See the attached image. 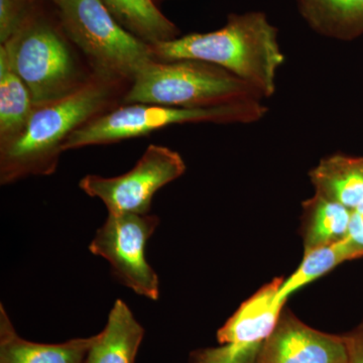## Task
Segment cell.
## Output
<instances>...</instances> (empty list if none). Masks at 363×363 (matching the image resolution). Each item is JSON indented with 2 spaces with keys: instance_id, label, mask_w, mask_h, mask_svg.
I'll list each match as a JSON object with an SVG mask.
<instances>
[{
  "instance_id": "6da1fadb",
  "label": "cell",
  "mask_w": 363,
  "mask_h": 363,
  "mask_svg": "<svg viewBox=\"0 0 363 363\" xmlns=\"http://www.w3.org/2000/svg\"><path fill=\"white\" fill-rule=\"evenodd\" d=\"M157 61L194 60L220 67L267 99L274 96L277 75L285 63L279 30L262 11L229 14L214 32L189 33L150 45Z\"/></svg>"
},
{
  "instance_id": "7a4b0ae2",
  "label": "cell",
  "mask_w": 363,
  "mask_h": 363,
  "mask_svg": "<svg viewBox=\"0 0 363 363\" xmlns=\"http://www.w3.org/2000/svg\"><path fill=\"white\" fill-rule=\"evenodd\" d=\"M118 82L94 73L67 96L35 105L20 135L0 145L2 185L28 176L54 173L67 138L91 119L101 116Z\"/></svg>"
},
{
  "instance_id": "3957f363",
  "label": "cell",
  "mask_w": 363,
  "mask_h": 363,
  "mask_svg": "<svg viewBox=\"0 0 363 363\" xmlns=\"http://www.w3.org/2000/svg\"><path fill=\"white\" fill-rule=\"evenodd\" d=\"M264 99L259 91L220 67L194 60H154L135 76L123 100L125 104L212 108Z\"/></svg>"
},
{
  "instance_id": "277c9868",
  "label": "cell",
  "mask_w": 363,
  "mask_h": 363,
  "mask_svg": "<svg viewBox=\"0 0 363 363\" xmlns=\"http://www.w3.org/2000/svg\"><path fill=\"white\" fill-rule=\"evenodd\" d=\"M62 26L95 73L131 80L154 61L150 45L123 28L101 0H54Z\"/></svg>"
},
{
  "instance_id": "5b68a950",
  "label": "cell",
  "mask_w": 363,
  "mask_h": 363,
  "mask_svg": "<svg viewBox=\"0 0 363 363\" xmlns=\"http://www.w3.org/2000/svg\"><path fill=\"white\" fill-rule=\"evenodd\" d=\"M262 101L212 107L181 108L154 104H126L116 111L91 119L67 138L62 152L89 145H107L149 135L173 124H250L267 113Z\"/></svg>"
},
{
  "instance_id": "8992f818",
  "label": "cell",
  "mask_w": 363,
  "mask_h": 363,
  "mask_svg": "<svg viewBox=\"0 0 363 363\" xmlns=\"http://www.w3.org/2000/svg\"><path fill=\"white\" fill-rule=\"evenodd\" d=\"M0 49L30 90L35 105L67 96L87 80H81L65 40L44 21L26 18Z\"/></svg>"
},
{
  "instance_id": "52a82bcc",
  "label": "cell",
  "mask_w": 363,
  "mask_h": 363,
  "mask_svg": "<svg viewBox=\"0 0 363 363\" xmlns=\"http://www.w3.org/2000/svg\"><path fill=\"white\" fill-rule=\"evenodd\" d=\"M156 215L111 213L91 241L89 250L111 264L119 283L150 300L160 298V279L147 262L145 247L159 226Z\"/></svg>"
},
{
  "instance_id": "ba28073f",
  "label": "cell",
  "mask_w": 363,
  "mask_h": 363,
  "mask_svg": "<svg viewBox=\"0 0 363 363\" xmlns=\"http://www.w3.org/2000/svg\"><path fill=\"white\" fill-rule=\"evenodd\" d=\"M185 171V162L178 152L152 145L128 173L111 178L87 175L79 187L90 197L101 200L111 213L147 215L157 191Z\"/></svg>"
},
{
  "instance_id": "9c48e42d",
  "label": "cell",
  "mask_w": 363,
  "mask_h": 363,
  "mask_svg": "<svg viewBox=\"0 0 363 363\" xmlns=\"http://www.w3.org/2000/svg\"><path fill=\"white\" fill-rule=\"evenodd\" d=\"M255 363H350L342 335L325 333L283 311Z\"/></svg>"
},
{
  "instance_id": "30bf717a",
  "label": "cell",
  "mask_w": 363,
  "mask_h": 363,
  "mask_svg": "<svg viewBox=\"0 0 363 363\" xmlns=\"http://www.w3.org/2000/svg\"><path fill=\"white\" fill-rule=\"evenodd\" d=\"M283 279H274L241 304L238 311L217 332L221 345L259 344L272 333L284 311L285 302L278 300Z\"/></svg>"
},
{
  "instance_id": "8fae6325",
  "label": "cell",
  "mask_w": 363,
  "mask_h": 363,
  "mask_svg": "<svg viewBox=\"0 0 363 363\" xmlns=\"http://www.w3.org/2000/svg\"><path fill=\"white\" fill-rule=\"evenodd\" d=\"M94 341L95 335L59 344L26 340L0 306V363H82Z\"/></svg>"
},
{
  "instance_id": "7c38bea8",
  "label": "cell",
  "mask_w": 363,
  "mask_h": 363,
  "mask_svg": "<svg viewBox=\"0 0 363 363\" xmlns=\"http://www.w3.org/2000/svg\"><path fill=\"white\" fill-rule=\"evenodd\" d=\"M143 335L142 325L128 304L118 298L82 363H135Z\"/></svg>"
},
{
  "instance_id": "4fadbf2b",
  "label": "cell",
  "mask_w": 363,
  "mask_h": 363,
  "mask_svg": "<svg viewBox=\"0 0 363 363\" xmlns=\"http://www.w3.org/2000/svg\"><path fill=\"white\" fill-rule=\"evenodd\" d=\"M315 193L357 210L363 204V157L336 154L324 157L310 171Z\"/></svg>"
},
{
  "instance_id": "5bb4252c",
  "label": "cell",
  "mask_w": 363,
  "mask_h": 363,
  "mask_svg": "<svg viewBox=\"0 0 363 363\" xmlns=\"http://www.w3.org/2000/svg\"><path fill=\"white\" fill-rule=\"evenodd\" d=\"M298 11L315 33L337 40L363 35V0H296Z\"/></svg>"
},
{
  "instance_id": "9a60e30c",
  "label": "cell",
  "mask_w": 363,
  "mask_h": 363,
  "mask_svg": "<svg viewBox=\"0 0 363 363\" xmlns=\"http://www.w3.org/2000/svg\"><path fill=\"white\" fill-rule=\"evenodd\" d=\"M119 23L147 44L178 38L179 30L154 0H101Z\"/></svg>"
},
{
  "instance_id": "2e32d148",
  "label": "cell",
  "mask_w": 363,
  "mask_h": 363,
  "mask_svg": "<svg viewBox=\"0 0 363 363\" xmlns=\"http://www.w3.org/2000/svg\"><path fill=\"white\" fill-rule=\"evenodd\" d=\"M33 107L30 90L0 49V145L20 135Z\"/></svg>"
},
{
  "instance_id": "e0dca14e",
  "label": "cell",
  "mask_w": 363,
  "mask_h": 363,
  "mask_svg": "<svg viewBox=\"0 0 363 363\" xmlns=\"http://www.w3.org/2000/svg\"><path fill=\"white\" fill-rule=\"evenodd\" d=\"M363 257V248L351 241L347 235L329 245L304 252L302 262L290 278L281 284L278 300L285 302L293 293L321 278L347 260Z\"/></svg>"
},
{
  "instance_id": "ac0fdd59",
  "label": "cell",
  "mask_w": 363,
  "mask_h": 363,
  "mask_svg": "<svg viewBox=\"0 0 363 363\" xmlns=\"http://www.w3.org/2000/svg\"><path fill=\"white\" fill-rule=\"evenodd\" d=\"M304 252L347 235L352 210L317 193L303 204Z\"/></svg>"
},
{
  "instance_id": "d6986e66",
  "label": "cell",
  "mask_w": 363,
  "mask_h": 363,
  "mask_svg": "<svg viewBox=\"0 0 363 363\" xmlns=\"http://www.w3.org/2000/svg\"><path fill=\"white\" fill-rule=\"evenodd\" d=\"M262 344H226L220 347L204 348L192 353L189 363H255Z\"/></svg>"
},
{
  "instance_id": "ffe728a7",
  "label": "cell",
  "mask_w": 363,
  "mask_h": 363,
  "mask_svg": "<svg viewBox=\"0 0 363 363\" xmlns=\"http://www.w3.org/2000/svg\"><path fill=\"white\" fill-rule=\"evenodd\" d=\"M28 18L23 0H0V42L6 44Z\"/></svg>"
},
{
  "instance_id": "44dd1931",
  "label": "cell",
  "mask_w": 363,
  "mask_h": 363,
  "mask_svg": "<svg viewBox=\"0 0 363 363\" xmlns=\"http://www.w3.org/2000/svg\"><path fill=\"white\" fill-rule=\"evenodd\" d=\"M350 363H363V322L352 330L343 334Z\"/></svg>"
},
{
  "instance_id": "7402d4cb",
  "label": "cell",
  "mask_w": 363,
  "mask_h": 363,
  "mask_svg": "<svg viewBox=\"0 0 363 363\" xmlns=\"http://www.w3.org/2000/svg\"><path fill=\"white\" fill-rule=\"evenodd\" d=\"M347 236L352 242L363 248V216L357 210H354L351 215Z\"/></svg>"
},
{
  "instance_id": "603a6c76",
  "label": "cell",
  "mask_w": 363,
  "mask_h": 363,
  "mask_svg": "<svg viewBox=\"0 0 363 363\" xmlns=\"http://www.w3.org/2000/svg\"><path fill=\"white\" fill-rule=\"evenodd\" d=\"M357 210L358 212H359V213H362V215L363 216V204L359 208H357Z\"/></svg>"
}]
</instances>
